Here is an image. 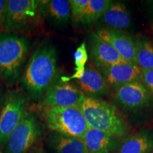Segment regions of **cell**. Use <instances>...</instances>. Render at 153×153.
<instances>
[{"label": "cell", "mask_w": 153, "mask_h": 153, "mask_svg": "<svg viewBox=\"0 0 153 153\" xmlns=\"http://www.w3.org/2000/svg\"><path fill=\"white\" fill-rule=\"evenodd\" d=\"M57 52L54 47L45 45L36 49L23 74L22 83L34 99L43 98L57 77Z\"/></svg>", "instance_id": "cell-1"}, {"label": "cell", "mask_w": 153, "mask_h": 153, "mask_svg": "<svg viewBox=\"0 0 153 153\" xmlns=\"http://www.w3.org/2000/svg\"><path fill=\"white\" fill-rule=\"evenodd\" d=\"M89 128L104 132L121 138L129 132V126L118 108L110 103L85 95L80 104Z\"/></svg>", "instance_id": "cell-2"}, {"label": "cell", "mask_w": 153, "mask_h": 153, "mask_svg": "<svg viewBox=\"0 0 153 153\" xmlns=\"http://www.w3.org/2000/svg\"><path fill=\"white\" fill-rule=\"evenodd\" d=\"M43 16L41 1L8 0L4 28L18 33H34L43 26Z\"/></svg>", "instance_id": "cell-3"}, {"label": "cell", "mask_w": 153, "mask_h": 153, "mask_svg": "<svg viewBox=\"0 0 153 153\" xmlns=\"http://www.w3.org/2000/svg\"><path fill=\"white\" fill-rule=\"evenodd\" d=\"M29 50L26 38L15 33L0 35V74L9 84L16 81Z\"/></svg>", "instance_id": "cell-4"}, {"label": "cell", "mask_w": 153, "mask_h": 153, "mask_svg": "<svg viewBox=\"0 0 153 153\" xmlns=\"http://www.w3.org/2000/svg\"><path fill=\"white\" fill-rule=\"evenodd\" d=\"M43 116L52 132L83 139L89 128L79 106L43 108Z\"/></svg>", "instance_id": "cell-5"}, {"label": "cell", "mask_w": 153, "mask_h": 153, "mask_svg": "<svg viewBox=\"0 0 153 153\" xmlns=\"http://www.w3.org/2000/svg\"><path fill=\"white\" fill-rule=\"evenodd\" d=\"M28 99L19 90L9 91L0 114V149L7 145L11 134L26 114Z\"/></svg>", "instance_id": "cell-6"}, {"label": "cell", "mask_w": 153, "mask_h": 153, "mask_svg": "<svg viewBox=\"0 0 153 153\" xmlns=\"http://www.w3.org/2000/svg\"><path fill=\"white\" fill-rule=\"evenodd\" d=\"M39 135V126L36 117L27 111L9 136L5 153H28L33 149Z\"/></svg>", "instance_id": "cell-7"}, {"label": "cell", "mask_w": 153, "mask_h": 153, "mask_svg": "<svg viewBox=\"0 0 153 153\" xmlns=\"http://www.w3.org/2000/svg\"><path fill=\"white\" fill-rule=\"evenodd\" d=\"M85 95L75 85L70 82H55L43 97L41 106L51 107L79 106Z\"/></svg>", "instance_id": "cell-8"}, {"label": "cell", "mask_w": 153, "mask_h": 153, "mask_svg": "<svg viewBox=\"0 0 153 153\" xmlns=\"http://www.w3.org/2000/svg\"><path fill=\"white\" fill-rule=\"evenodd\" d=\"M95 33L100 39L116 50L126 62L136 65V43L131 36L110 28H99L96 30Z\"/></svg>", "instance_id": "cell-9"}, {"label": "cell", "mask_w": 153, "mask_h": 153, "mask_svg": "<svg viewBox=\"0 0 153 153\" xmlns=\"http://www.w3.org/2000/svg\"><path fill=\"white\" fill-rule=\"evenodd\" d=\"M114 97L126 108L137 110L148 105L151 94L140 82H133L115 89Z\"/></svg>", "instance_id": "cell-10"}, {"label": "cell", "mask_w": 153, "mask_h": 153, "mask_svg": "<svg viewBox=\"0 0 153 153\" xmlns=\"http://www.w3.org/2000/svg\"><path fill=\"white\" fill-rule=\"evenodd\" d=\"M99 71L108 87H121L133 82H140L142 70L133 63H120L106 68L99 69Z\"/></svg>", "instance_id": "cell-11"}, {"label": "cell", "mask_w": 153, "mask_h": 153, "mask_svg": "<svg viewBox=\"0 0 153 153\" xmlns=\"http://www.w3.org/2000/svg\"><path fill=\"white\" fill-rule=\"evenodd\" d=\"M90 51L95 65L99 69L127 62L116 50L100 39L95 33L90 36Z\"/></svg>", "instance_id": "cell-12"}, {"label": "cell", "mask_w": 153, "mask_h": 153, "mask_svg": "<svg viewBox=\"0 0 153 153\" xmlns=\"http://www.w3.org/2000/svg\"><path fill=\"white\" fill-rule=\"evenodd\" d=\"M76 83L79 90L87 97H95L109 93V87L98 70L92 65L89 64L86 67L84 75Z\"/></svg>", "instance_id": "cell-13"}, {"label": "cell", "mask_w": 153, "mask_h": 153, "mask_svg": "<svg viewBox=\"0 0 153 153\" xmlns=\"http://www.w3.org/2000/svg\"><path fill=\"white\" fill-rule=\"evenodd\" d=\"M82 140L88 153H113L118 146L117 138L92 128H88Z\"/></svg>", "instance_id": "cell-14"}, {"label": "cell", "mask_w": 153, "mask_h": 153, "mask_svg": "<svg viewBox=\"0 0 153 153\" xmlns=\"http://www.w3.org/2000/svg\"><path fill=\"white\" fill-rule=\"evenodd\" d=\"M153 131H144L127 137L118 145L117 153H152Z\"/></svg>", "instance_id": "cell-15"}, {"label": "cell", "mask_w": 153, "mask_h": 153, "mask_svg": "<svg viewBox=\"0 0 153 153\" xmlns=\"http://www.w3.org/2000/svg\"><path fill=\"white\" fill-rule=\"evenodd\" d=\"M100 20L110 28L118 30L128 28L131 23L129 11L121 2L111 4Z\"/></svg>", "instance_id": "cell-16"}, {"label": "cell", "mask_w": 153, "mask_h": 153, "mask_svg": "<svg viewBox=\"0 0 153 153\" xmlns=\"http://www.w3.org/2000/svg\"><path fill=\"white\" fill-rule=\"evenodd\" d=\"M48 144L56 153H88L83 140L56 132L49 135Z\"/></svg>", "instance_id": "cell-17"}, {"label": "cell", "mask_w": 153, "mask_h": 153, "mask_svg": "<svg viewBox=\"0 0 153 153\" xmlns=\"http://www.w3.org/2000/svg\"><path fill=\"white\" fill-rule=\"evenodd\" d=\"M44 16H46L55 24L68 22L72 16L70 1L67 0L41 1Z\"/></svg>", "instance_id": "cell-18"}, {"label": "cell", "mask_w": 153, "mask_h": 153, "mask_svg": "<svg viewBox=\"0 0 153 153\" xmlns=\"http://www.w3.org/2000/svg\"><path fill=\"white\" fill-rule=\"evenodd\" d=\"M136 65L142 71L153 70V43L147 39L140 40L136 43L135 52Z\"/></svg>", "instance_id": "cell-19"}, {"label": "cell", "mask_w": 153, "mask_h": 153, "mask_svg": "<svg viewBox=\"0 0 153 153\" xmlns=\"http://www.w3.org/2000/svg\"><path fill=\"white\" fill-rule=\"evenodd\" d=\"M112 2L110 0H89L87 7L80 22L85 26L93 24L101 19Z\"/></svg>", "instance_id": "cell-20"}, {"label": "cell", "mask_w": 153, "mask_h": 153, "mask_svg": "<svg viewBox=\"0 0 153 153\" xmlns=\"http://www.w3.org/2000/svg\"><path fill=\"white\" fill-rule=\"evenodd\" d=\"M74 64H75V72L70 76H62L61 81L65 82H70L71 79H79L84 75L86 68V63L88 60V53L86 43L85 41L77 48L74 55Z\"/></svg>", "instance_id": "cell-21"}, {"label": "cell", "mask_w": 153, "mask_h": 153, "mask_svg": "<svg viewBox=\"0 0 153 153\" xmlns=\"http://www.w3.org/2000/svg\"><path fill=\"white\" fill-rule=\"evenodd\" d=\"M69 1L72 19L75 22H80L87 7L89 0H70Z\"/></svg>", "instance_id": "cell-22"}, {"label": "cell", "mask_w": 153, "mask_h": 153, "mask_svg": "<svg viewBox=\"0 0 153 153\" xmlns=\"http://www.w3.org/2000/svg\"><path fill=\"white\" fill-rule=\"evenodd\" d=\"M140 82L146 88L149 93L153 96V70L143 71Z\"/></svg>", "instance_id": "cell-23"}, {"label": "cell", "mask_w": 153, "mask_h": 153, "mask_svg": "<svg viewBox=\"0 0 153 153\" xmlns=\"http://www.w3.org/2000/svg\"><path fill=\"white\" fill-rule=\"evenodd\" d=\"M7 3V0H0V28L1 27L4 28Z\"/></svg>", "instance_id": "cell-24"}, {"label": "cell", "mask_w": 153, "mask_h": 153, "mask_svg": "<svg viewBox=\"0 0 153 153\" xmlns=\"http://www.w3.org/2000/svg\"><path fill=\"white\" fill-rule=\"evenodd\" d=\"M29 153H46V152H45L43 145H42V144L41 143V144H38L36 147H34V148L30 150V152Z\"/></svg>", "instance_id": "cell-25"}, {"label": "cell", "mask_w": 153, "mask_h": 153, "mask_svg": "<svg viewBox=\"0 0 153 153\" xmlns=\"http://www.w3.org/2000/svg\"><path fill=\"white\" fill-rule=\"evenodd\" d=\"M152 29H153V28H152Z\"/></svg>", "instance_id": "cell-26"}]
</instances>
